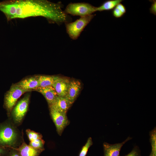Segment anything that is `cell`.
Returning <instances> with one entry per match:
<instances>
[{"mask_svg":"<svg viewBox=\"0 0 156 156\" xmlns=\"http://www.w3.org/2000/svg\"><path fill=\"white\" fill-rule=\"evenodd\" d=\"M0 11L8 21L16 18L41 16L58 25L68 23L69 17L61 5L47 0H11L0 2Z\"/></svg>","mask_w":156,"mask_h":156,"instance_id":"1","label":"cell"},{"mask_svg":"<svg viewBox=\"0 0 156 156\" xmlns=\"http://www.w3.org/2000/svg\"><path fill=\"white\" fill-rule=\"evenodd\" d=\"M94 16L92 14L81 17L73 22L65 23L66 32L70 38L73 40L77 39Z\"/></svg>","mask_w":156,"mask_h":156,"instance_id":"2","label":"cell"},{"mask_svg":"<svg viewBox=\"0 0 156 156\" xmlns=\"http://www.w3.org/2000/svg\"><path fill=\"white\" fill-rule=\"evenodd\" d=\"M96 7L88 3H71L66 6L64 12L67 15L82 17L92 14L96 12Z\"/></svg>","mask_w":156,"mask_h":156,"instance_id":"3","label":"cell"},{"mask_svg":"<svg viewBox=\"0 0 156 156\" xmlns=\"http://www.w3.org/2000/svg\"><path fill=\"white\" fill-rule=\"evenodd\" d=\"M29 91H30L24 89L16 84L12 85L5 97L4 105L8 112H11L17 100L22 94Z\"/></svg>","mask_w":156,"mask_h":156,"instance_id":"4","label":"cell"},{"mask_svg":"<svg viewBox=\"0 0 156 156\" xmlns=\"http://www.w3.org/2000/svg\"><path fill=\"white\" fill-rule=\"evenodd\" d=\"M17 133L12 127L8 125L0 126V146L12 147L15 144Z\"/></svg>","mask_w":156,"mask_h":156,"instance_id":"5","label":"cell"},{"mask_svg":"<svg viewBox=\"0 0 156 156\" xmlns=\"http://www.w3.org/2000/svg\"><path fill=\"white\" fill-rule=\"evenodd\" d=\"M51 116L55 125L57 131L61 135L65 128L69 125V121L66 114L63 113L52 107H50Z\"/></svg>","mask_w":156,"mask_h":156,"instance_id":"6","label":"cell"},{"mask_svg":"<svg viewBox=\"0 0 156 156\" xmlns=\"http://www.w3.org/2000/svg\"><path fill=\"white\" fill-rule=\"evenodd\" d=\"M29 99V95H26L19 101L14 107L12 115L15 121L20 122L27 112Z\"/></svg>","mask_w":156,"mask_h":156,"instance_id":"7","label":"cell"},{"mask_svg":"<svg viewBox=\"0 0 156 156\" xmlns=\"http://www.w3.org/2000/svg\"><path fill=\"white\" fill-rule=\"evenodd\" d=\"M132 139V138L128 137L122 142L114 144L104 142L103 145L104 156H120V152L123 145Z\"/></svg>","mask_w":156,"mask_h":156,"instance_id":"8","label":"cell"},{"mask_svg":"<svg viewBox=\"0 0 156 156\" xmlns=\"http://www.w3.org/2000/svg\"><path fill=\"white\" fill-rule=\"evenodd\" d=\"M81 88L80 82L77 80L70 81L65 97L72 104L78 96Z\"/></svg>","mask_w":156,"mask_h":156,"instance_id":"9","label":"cell"},{"mask_svg":"<svg viewBox=\"0 0 156 156\" xmlns=\"http://www.w3.org/2000/svg\"><path fill=\"white\" fill-rule=\"evenodd\" d=\"M70 81L67 78L59 77L55 79L52 86L55 89L58 96H66Z\"/></svg>","mask_w":156,"mask_h":156,"instance_id":"10","label":"cell"},{"mask_svg":"<svg viewBox=\"0 0 156 156\" xmlns=\"http://www.w3.org/2000/svg\"><path fill=\"white\" fill-rule=\"evenodd\" d=\"M36 90L41 93L44 96L49 107L53 105L58 96L55 89L52 86L39 87Z\"/></svg>","mask_w":156,"mask_h":156,"instance_id":"11","label":"cell"},{"mask_svg":"<svg viewBox=\"0 0 156 156\" xmlns=\"http://www.w3.org/2000/svg\"><path fill=\"white\" fill-rule=\"evenodd\" d=\"M16 84L24 89L36 90L39 87L38 75L25 78Z\"/></svg>","mask_w":156,"mask_h":156,"instance_id":"12","label":"cell"},{"mask_svg":"<svg viewBox=\"0 0 156 156\" xmlns=\"http://www.w3.org/2000/svg\"><path fill=\"white\" fill-rule=\"evenodd\" d=\"M14 149L21 156H38L42 152L27 145L24 142L18 148Z\"/></svg>","mask_w":156,"mask_h":156,"instance_id":"13","label":"cell"},{"mask_svg":"<svg viewBox=\"0 0 156 156\" xmlns=\"http://www.w3.org/2000/svg\"><path fill=\"white\" fill-rule=\"evenodd\" d=\"M71 105L65 97L58 96L53 105L49 107H53L59 111L66 114Z\"/></svg>","mask_w":156,"mask_h":156,"instance_id":"14","label":"cell"},{"mask_svg":"<svg viewBox=\"0 0 156 156\" xmlns=\"http://www.w3.org/2000/svg\"><path fill=\"white\" fill-rule=\"evenodd\" d=\"M122 0H108L104 2L101 5L96 7V11L101 12L113 10Z\"/></svg>","mask_w":156,"mask_h":156,"instance_id":"15","label":"cell"},{"mask_svg":"<svg viewBox=\"0 0 156 156\" xmlns=\"http://www.w3.org/2000/svg\"><path fill=\"white\" fill-rule=\"evenodd\" d=\"M58 76L50 75H38L39 87L52 86Z\"/></svg>","mask_w":156,"mask_h":156,"instance_id":"16","label":"cell"},{"mask_svg":"<svg viewBox=\"0 0 156 156\" xmlns=\"http://www.w3.org/2000/svg\"><path fill=\"white\" fill-rule=\"evenodd\" d=\"M44 141L41 139H38L30 141L29 145L32 147L42 151L44 150Z\"/></svg>","mask_w":156,"mask_h":156,"instance_id":"17","label":"cell"},{"mask_svg":"<svg viewBox=\"0 0 156 156\" xmlns=\"http://www.w3.org/2000/svg\"><path fill=\"white\" fill-rule=\"evenodd\" d=\"M150 141L151 146L152 152L156 153V127L150 132Z\"/></svg>","mask_w":156,"mask_h":156,"instance_id":"18","label":"cell"},{"mask_svg":"<svg viewBox=\"0 0 156 156\" xmlns=\"http://www.w3.org/2000/svg\"><path fill=\"white\" fill-rule=\"evenodd\" d=\"M92 138H89L85 144L82 147L79 156H86L87 155L89 148L93 144Z\"/></svg>","mask_w":156,"mask_h":156,"instance_id":"19","label":"cell"},{"mask_svg":"<svg viewBox=\"0 0 156 156\" xmlns=\"http://www.w3.org/2000/svg\"><path fill=\"white\" fill-rule=\"evenodd\" d=\"M26 132L27 135L30 141L42 138V136L38 133L28 129L26 130Z\"/></svg>","mask_w":156,"mask_h":156,"instance_id":"20","label":"cell"},{"mask_svg":"<svg viewBox=\"0 0 156 156\" xmlns=\"http://www.w3.org/2000/svg\"><path fill=\"white\" fill-rule=\"evenodd\" d=\"M125 156H141L140 151L138 146H135L131 151Z\"/></svg>","mask_w":156,"mask_h":156,"instance_id":"21","label":"cell"},{"mask_svg":"<svg viewBox=\"0 0 156 156\" xmlns=\"http://www.w3.org/2000/svg\"><path fill=\"white\" fill-rule=\"evenodd\" d=\"M113 16L116 18L122 17L124 14L118 8L115 7L112 11Z\"/></svg>","mask_w":156,"mask_h":156,"instance_id":"22","label":"cell"},{"mask_svg":"<svg viewBox=\"0 0 156 156\" xmlns=\"http://www.w3.org/2000/svg\"><path fill=\"white\" fill-rule=\"evenodd\" d=\"M152 3L151 7L150 8V12L155 15H156V1L151 0Z\"/></svg>","mask_w":156,"mask_h":156,"instance_id":"23","label":"cell"},{"mask_svg":"<svg viewBox=\"0 0 156 156\" xmlns=\"http://www.w3.org/2000/svg\"><path fill=\"white\" fill-rule=\"evenodd\" d=\"M116 7L119 9L124 14L126 12V7L121 3L118 4Z\"/></svg>","mask_w":156,"mask_h":156,"instance_id":"24","label":"cell"},{"mask_svg":"<svg viewBox=\"0 0 156 156\" xmlns=\"http://www.w3.org/2000/svg\"><path fill=\"white\" fill-rule=\"evenodd\" d=\"M6 152L5 149L2 147H0V156H5Z\"/></svg>","mask_w":156,"mask_h":156,"instance_id":"25","label":"cell"},{"mask_svg":"<svg viewBox=\"0 0 156 156\" xmlns=\"http://www.w3.org/2000/svg\"><path fill=\"white\" fill-rule=\"evenodd\" d=\"M8 156H21L17 152H12Z\"/></svg>","mask_w":156,"mask_h":156,"instance_id":"26","label":"cell"},{"mask_svg":"<svg viewBox=\"0 0 156 156\" xmlns=\"http://www.w3.org/2000/svg\"><path fill=\"white\" fill-rule=\"evenodd\" d=\"M149 156H156V153L151 151Z\"/></svg>","mask_w":156,"mask_h":156,"instance_id":"27","label":"cell"}]
</instances>
